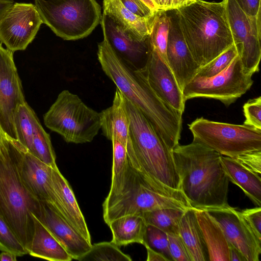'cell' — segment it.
Masks as SVG:
<instances>
[{
    "mask_svg": "<svg viewBox=\"0 0 261 261\" xmlns=\"http://www.w3.org/2000/svg\"><path fill=\"white\" fill-rule=\"evenodd\" d=\"M97 55L104 73L143 114L172 151L179 144L182 114L162 101L150 88L140 71L130 67L114 50L105 36L98 44Z\"/></svg>",
    "mask_w": 261,
    "mask_h": 261,
    "instance_id": "1",
    "label": "cell"
},
{
    "mask_svg": "<svg viewBox=\"0 0 261 261\" xmlns=\"http://www.w3.org/2000/svg\"><path fill=\"white\" fill-rule=\"evenodd\" d=\"M172 154L180 190L193 208L208 211L229 205V181L220 153L193 140L189 144H178Z\"/></svg>",
    "mask_w": 261,
    "mask_h": 261,
    "instance_id": "2",
    "label": "cell"
},
{
    "mask_svg": "<svg viewBox=\"0 0 261 261\" xmlns=\"http://www.w3.org/2000/svg\"><path fill=\"white\" fill-rule=\"evenodd\" d=\"M27 149L3 133L0 141V216L28 252L34 231L33 216L40 201L23 184L20 165Z\"/></svg>",
    "mask_w": 261,
    "mask_h": 261,
    "instance_id": "3",
    "label": "cell"
},
{
    "mask_svg": "<svg viewBox=\"0 0 261 261\" xmlns=\"http://www.w3.org/2000/svg\"><path fill=\"white\" fill-rule=\"evenodd\" d=\"M176 11L185 41L200 67L233 44L223 0H195Z\"/></svg>",
    "mask_w": 261,
    "mask_h": 261,
    "instance_id": "4",
    "label": "cell"
},
{
    "mask_svg": "<svg viewBox=\"0 0 261 261\" xmlns=\"http://www.w3.org/2000/svg\"><path fill=\"white\" fill-rule=\"evenodd\" d=\"M125 107L129 139L138 170L165 190L180 191L172 151L146 118L126 98Z\"/></svg>",
    "mask_w": 261,
    "mask_h": 261,
    "instance_id": "5",
    "label": "cell"
},
{
    "mask_svg": "<svg viewBox=\"0 0 261 261\" xmlns=\"http://www.w3.org/2000/svg\"><path fill=\"white\" fill-rule=\"evenodd\" d=\"M163 208L186 210L193 207L181 191L162 188L130 165L121 191L106 198L102 204L103 218L108 224L123 216L141 215Z\"/></svg>",
    "mask_w": 261,
    "mask_h": 261,
    "instance_id": "6",
    "label": "cell"
},
{
    "mask_svg": "<svg viewBox=\"0 0 261 261\" xmlns=\"http://www.w3.org/2000/svg\"><path fill=\"white\" fill-rule=\"evenodd\" d=\"M34 5L43 23L65 40L87 37L102 16L96 0H34Z\"/></svg>",
    "mask_w": 261,
    "mask_h": 261,
    "instance_id": "7",
    "label": "cell"
},
{
    "mask_svg": "<svg viewBox=\"0 0 261 261\" xmlns=\"http://www.w3.org/2000/svg\"><path fill=\"white\" fill-rule=\"evenodd\" d=\"M44 123L65 142H91L101 126V114L88 107L76 95L64 90L44 115Z\"/></svg>",
    "mask_w": 261,
    "mask_h": 261,
    "instance_id": "8",
    "label": "cell"
},
{
    "mask_svg": "<svg viewBox=\"0 0 261 261\" xmlns=\"http://www.w3.org/2000/svg\"><path fill=\"white\" fill-rule=\"evenodd\" d=\"M193 140L222 155L234 158L261 150V129L198 118L188 125Z\"/></svg>",
    "mask_w": 261,
    "mask_h": 261,
    "instance_id": "9",
    "label": "cell"
},
{
    "mask_svg": "<svg viewBox=\"0 0 261 261\" xmlns=\"http://www.w3.org/2000/svg\"><path fill=\"white\" fill-rule=\"evenodd\" d=\"M252 75L244 69L238 55L220 73L207 78L195 76L184 88V99L186 101L197 97L213 98L228 107L250 88Z\"/></svg>",
    "mask_w": 261,
    "mask_h": 261,
    "instance_id": "10",
    "label": "cell"
},
{
    "mask_svg": "<svg viewBox=\"0 0 261 261\" xmlns=\"http://www.w3.org/2000/svg\"><path fill=\"white\" fill-rule=\"evenodd\" d=\"M233 44L244 69L253 74L259 71L261 57L260 13L247 15L234 0H223Z\"/></svg>",
    "mask_w": 261,
    "mask_h": 261,
    "instance_id": "11",
    "label": "cell"
},
{
    "mask_svg": "<svg viewBox=\"0 0 261 261\" xmlns=\"http://www.w3.org/2000/svg\"><path fill=\"white\" fill-rule=\"evenodd\" d=\"M42 23L34 4L14 3L0 19V41L13 53L24 50Z\"/></svg>",
    "mask_w": 261,
    "mask_h": 261,
    "instance_id": "12",
    "label": "cell"
},
{
    "mask_svg": "<svg viewBox=\"0 0 261 261\" xmlns=\"http://www.w3.org/2000/svg\"><path fill=\"white\" fill-rule=\"evenodd\" d=\"M26 102L13 52L0 44V129L17 141L14 117L18 107Z\"/></svg>",
    "mask_w": 261,
    "mask_h": 261,
    "instance_id": "13",
    "label": "cell"
},
{
    "mask_svg": "<svg viewBox=\"0 0 261 261\" xmlns=\"http://www.w3.org/2000/svg\"><path fill=\"white\" fill-rule=\"evenodd\" d=\"M138 70L162 101L183 114L186 101L182 92L168 64L156 51L151 48L145 66Z\"/></svg>",
    "mask_w": 261,
    "mask_h": 261,
    "instance_id": "14",
    "label": "cell"
},
{
    "mask_svg": "<svg viewBox=\"0 0 261 261\" xmlns=\"http://www.w3.org/2000/svg\"><path fill=\"white\" fill-rule=\"evenodd\" d=\"M170 18L166 55L178 86L184 88L196 75L200 66L193 58L180 29L176 9L167 11Z\"/></svg>",
    "mask_w": 261,
    "mask_h": 261,
    "instance_id": "15",
    "label": "cell"
},
{
    "mask_svg": "<svg viewBox=\"0 0 261 261\" xmlns=\"http://www.w3.org/2000/svg\"><path fill=\"white\" fill-rule=\"evenodd\" d=\"M206 211L218 223L228 243L239 250L247 261H259L261 244L244 223L239 210L228 205Z\"/></svg>",
    "mask_w": 261,
    "mask_h": 261,
    "instance_id": "16",
    "label": "cell"
},
{
    "mask_svg": "<svg viewBox=\"0 0 261 261\" xmlns=\"http://www.w3.org/2000/svg\"><path fill=\"white\" fill-rule=\"evenodd\" d=\"M52 170L51 167L40 161L27 149L24 151L20 174L25 186L36 199L49 204L65 218L59 198L53 185Z\"/></svg>",
    "mask_w": 261,
    "mask_h": 261,
    "instance_id": "17",
    "label": "cell"
},
{
    "mask_svg": "<svg viewBox=\"0 0 261 261\" xmlns=\"http://www.w3.org/2000/svg\"><path fill=\"white\" fill-rule=\"evenodd\" d=\"M100 24L103 35L121 58L133 69L143 67L151 50L149 37L143 41L136 39L112 18L102 13Z\"/></svg>",
    "mask_w": 261,
    "mask_h": 261,
    "instance_id": "18",
    "label": "cell"
},
{
    "mask_svg": "<svg viewBox=\"0 0 261 261\" xmlns=\"http://www.w3.org/2000/svg\"><path fill=\"white\" fill-rule=\"evenodd\" d=\"M40 201L35 216L62 244L73 259L77 260L91 248L87 241L68 222L46 202Z\"/></svg>",
    "mask_w": 261,
    "mask_h": 261,
    "instance_id": "19",
    "label": "cell"
},
{
    "mask_svg": "<svg viewBox=\"0 0 261 261\" xmlns=\"http://www.w3.org/2000/svg\"><path fill=\"white\" fill-rule=\"evenodd\" d=\"M102 134L108 140L116 139L126 148L130 144L129 120L125 98L116 88L111 106L100 112Z\"/></svg>",
    "mask_w": 261,
    "mask_h": 261,
    "instance_id": "20",
    "label": "cell"
},
{
    "mask_svg": "<svg viewBox=\"0 0 261 261\" xmlns=\"http://www.w3.org/2000/svg\"><path fill=\"white\" fill-rule=\"evenodd\" d=\"M52 180L65 219L81 235L91 243V236L87 223L73 192L57 166L53 168Z\"/></svg>",
    "mask_w": 261,
    "mask_h": 261,
    "instance_id": "21",
    "label": "cell"
},
{
    "mask_svg": "<svg viewBox=\"0 0 261 261\" xmlns=\"http://www.w3.org/2000/svg\"><path fill=\"white\" fill-rule=\"evenodd\" d=\"M103 13L139 41L148 38L154 14L150 17L139 16L126 8L119 0H103Z\"/></svg>",
    "mask_w": 261,
    "mask_h": 261,
    "instance_id": "22",
    "label": "cell"
},
{
    "mask_svg": "<svg viewBox=\"0 0 261 261\" xmlns=\"http://www.w3.org/2000/svg\"><path fill=\"white\" fill-rule=\"evenodd\" d=\"M210 261H229V243L220 226L205 210H195Z\"/></svg>",
    "mask_w": 261,
    "mask_h": 261,
    "instance_id": "23",
    "label": "cell"
},
{
    "mask_svg": "<svg viewBox=\"0 0 261 261\" xmlns=\"http://www.w3.org/2000/svg\"><path fill=\"white\" fill-rule=\"evenodd\" d=\"M221 162L229 181L238 186L255 205L260 206V176L246 169L232 158L221 155Z\"/></svg>",
    "mask_w": 261,
    "mask_h": 261,
    "instance_id": "24",
    "label": "cell"
},
{
    "mask_svg": "<svg viewBox=\"0 0 261 261\" xmlns=\"http://www.w3.org/2000/svg\"><path fill=\"white\" fill-rule=\"evenodd\" d=\"M33 219L34 231L29 254L51 261L72 260L65 248L40 221L34 216Z\"/></svg>",
    "mask_w": 261,
    "mask_h": 261,
    "instance_id": "25",
    "label": "cell"
},
{
    "mask_svg": "<svg viewBox=\"0 0 261 261\" xmlns=\"http://www.w3.org/2000/svg\"><path fill=\"white\" fill-rule=\"evenodd\" d=\"M108 225L112 233L111 242L118 247L134 243L144 244L147 224L141 215L123 216Z\"/></svg>",
    "mask_w": 261,
    "mask_h": 261,
    "instance_id": "26",
    "label": "cell"
},
{
    "mask_svg": "<svg viewBox=\"0 0 261 261\" xmlns=\"http://www.w3.org/2000/svg\"><path fill=\"white\" fill-rule=\"evenodd\" d=\"M195 210L191 208L185 211L179 223V234L188 249L192 261H207L208 251Z\"/></svg>",
    "mask_w": 261,
    "mask_h": 261,
    "instance_id": "27",
    "label": "cell"
},
{
    "mask_svg": "<svg viewBox=\"0 0 261 261\" xmlns=\"http://www.w3.org/2000/svg\"><path fill=\"white\" fill-rule=\"evenodd\" d=\"M39 122L34 111L27 102L18 107L14 117L17 139L31 153L34 135Z\"/></svg>",
    "mask_w": 261,
    "mask_h": 261,
    "instance_id": "28",
    "label": "cell"
},
{
    "mask_svg": "<svg viewBox=\"0 0 261 261\" xmlns=\"http://www.w3.org/2000/svg\"><path fill=\"white\" fill-rule=\"evenodd\" d=\"M113 147V163L110 190L108 196L117 194L121 191L129 168L125 147L116 139L112 141Z\"/></svg>",
    "mask_w": 261,
    "mask_h": 261,
    "instance_id": "29",
    "label": "cell"
},
{
    "mask_svg": "<svg viewBox=\"0 0 261 261\" xmlns=\"http://www.w3.org/2000/svg\"><path fill=\"white\" fill-rule=\"evenodd\" d=\"M185 211L163 208L145 212L141 215L147 225L155 226L167 233L179 234V223Z\"/></svg>",
    "mask_w": 261,
    "mask_h": 261,
    "instance_id": "30",
    "label": "cell"
},
{
    "mask_svg": "<svg viewBox=\"0 0 261 261\" xmlns=\"http://www.w3.org/2000/svg\"><path fill=\"white\" fill-rule=\"evenodd\" d=\"M169 24L170 18L167 11H156L154 15L149 36L151 48L156 51L167 64L166 49Z\"/></svg>",
    "mask_w": 261,
    "mask_h": 261,
    "instance_id": "31",
    "label": "cell"
},
{
    "mask_svg": "<svg viewBox=\"0 0 261 261\" xmlns=\"http://www.w3.org/2000/svg\"><path fill=\"white\" fill-rule=\"evenodd\" d=\"M77 260L80 261H131L128 255L124 253L111 241L94 244L90 249Z\"/></svg>",
    "mask_w": 261,
    "mask_h": 261,
    "instance_id": "32",
    "label": "cell"
},
{
    "mask_svg": "<svg viewBox=\"0 0 261 261\" xmlns=\"http://www.w3.org/2000/svg\"><path fill=\"white\" fill-rule=\"evenodd\" d=\"M32 154L52 168L57 166L49 135L45 131L40 122L34 135Z\"/></svg>",
    "mask_w": 261,
    "mask_h": 261,
    "instance_id": "33",
    "label": "cell"
},
{
    "mask_svg": "<svg viewBox=\"0 0 261 261\" xmlns=\"http://www.w3.org/2000/svg\"><path fill=\"white\" fill-rule=\"evenodd\" d=\"M239 55L237 47L233 44L215 59L201 67L195 76L211 77L226 69Z\"/></svg>",
    "mask_w": 261,
    "mask_h": 261,
    "instance_id": "34",
    "label": "cell"
},
{
    "mask_svg": "<svg viewBox=\"0 0 261 261\" xmlns=\"http://www.w3.org/2000/svg\"><path fill=\"white\" fill-rule=\"evenodd\" d=\"M0 250L21 256L28 254L15 233L0 216Z\"/></svg>",
    "mask_w": 261,
    "mask_h": 261,
    "instance_id": "35",
    "label": "cell"
},
{
    "mask_svg": "<svg viewBox=\"0 0 261 261\" xmlns=\"http://www.w3.org/2000/svg\"><path fill=\"white\" fill-rule=\"evenodd\" d=\"M145 245H148L152 249L161 253L169 261L173 260L171 256L167 233L159 228L147 225Z\"/></svg>",
    "mask_w": 261,
    "mask_h": 261,
    "instance_id": "36",
    "label": "cell"
},
{
    "mask_svg": "<svg viewBox=\"0 0 261 261\" xmlns=\"http://www.w3.org/2000/svg\"><path fill=\"white\" fill-rule=\"evenodd\" d=\"M244 223L257 242L261 244V207L246 208L240 211Z\"/></svg>",
    "mask_w": 261,
    "mask_h": 261,
    "instance_id": "37",
    "label": "cell"
},
{
    "mask_svg": "<svg viewBox=\"0 0 261 261\" xmlns=\"http://www.w3.org/2000/svg\"><path fill=\"white\" fill-rule=\"evenodd\" d=\"M244 124L261 129V97L249 99L243 106Z\"/></svg>",
    "mask_w": 261,
    "mask_h": 261,
    "instance_id": "38",
    "label": "cell"
},
{
    "mask_svg": "<svg viewBox=\"0 0 261 261\" xmlns=\"http://www.w3.org/2000/svg\"><path fill=\"white\" fill-rule=\"evenodd\" d=\"M169 251L174 261H192L190 253L179 234L167 233Z\"/></svg>",
    "mask_w": 261,
    "mask_h": 261,
    "instance_id": "39",
    "label": "cell"
},
{
    "mask_svg": "<svg viewBox=\"0 0 261 261\" xmlns=\"http://www.w3.org/2000/svg\"><path fill=\"white\" fill-rule=\"evenodd\" d=\"M232 158L246 169L260 176L261 150L251 151Z\"/></svg>",
    "mask_w": 261,
    "mask_h": 261,
    "instance_id": "40",
    "label": "cell"
},
{
    "mask_svg": "<svg viewBox=\"0 0 261 261\" xmlns=\"http://www.w3.org/2000/svg\"><path fill=\"white\" fill-rule=\"evenodd\" d=\"M119 1L129 11L140 17H150L156 12L152 11L141 0Z\"/></svg>",
    "mask_w": 261,
    "mask_h": 261,
    "instance_id": "41",
    "label": "cell"
},
{
    "mask_svg": "<svg viewBox=\"0 0 261 261\" xmlns=\"http://www.w3.org/2000/svg\"><path fill=\"white\" fill-rule=\"evenodd\" d=\"M195 0H152L158 10L169 11L190 4Z\"/></svg>",
    "mask_w": 261,
    "mask_h": 261,
    "instance_id": "42",
    "label": "cell"
},
{
    "mask_svg": "<svg viewBox=\"0 0 261 261\" xmlns=\"http://www.w3.org/2000/svg\"><path fill=\"white\" fill-rule=\"evenodd\" d=\"M247 15L256 16L261 13L260 0H234Z\"/></svg>",
    "mask_w": 261,
    "mask_h": 261,
    "instance_id": "43",
    "label": "cell"
},
{
    "mask_svg": "<svg viewBox=\"0 0 261 261\" xmlns=\"http://www.w3.org/2000/svg\"><path fill=\"white\" fill-rule=\"evenodd\" d=\"M144 246L146 249L147 253V261H169L161 253L152 249L147 245H145Z\"/></svg>",
    "mask_w": 261,
    "mask_h": 261,
    "instance_id": "44",
    "label": "cell"
},
{
    "mask_svg": "<svg viewBox=\"0 0 261 261\" xmlns=\"http://www.w3.org/2000/svg\"><path fill=\"white\" fill-rule=\"evenodd\" d=\"M229 261H247L240 251L229 243Z\"/></svg>",
    "mask_w": 261,
    "mask_h": 261,
    "instance_id": "45",
    "label": "cell"
},
{
    "mask_svg": "<svg viewBox=\"0 0 261 261\" xmlns=\"http://www.w3.org/2000/svg\"><path fill=\"white\" fill-rule=\"evenodd\" d=\"M13 4V0H0V19Z\"/></svg>",
    "mask_w": 261,
    "mask_h": 261,
    "instance_id": "46",
    "label": "cell"
},
{
    "mask_svg": "<svg viewBox=\"0 0 261 261\" xmlns=\"http://www.w3.org/2000/svg\"><path fill=\"white\" fill-rule=\"evenodd\" d=\"M17 256L12 252L2 251L0 254V261H16Z\"/></svg>",
    "mask_w": 261,
    "mask_h": 261,
    "instance_id": "47",
    "label": "cell"
},
{
    "mask_svg": "<svg viewBox=\"0 0 261 261\" xmlns=\"http://www.w3.org/2000/svg\"><path fill=\"white\" fill-rule=\"evenodd\" d=\"M145 4H146L150 9L153 11H158L155 6L153 4L152 0H141Z\"/></svg>",
    "mask_w": 261,
    "mask_h": 261,
    "instance_id": "48",
    "label": "cell"
},
{
    "mask_svg": "<svg viewBox=\"0 0 261 261\" xmlns=\"http://www.w3.org/2000/svg\"><path fill=\"white\" fill-rule=\"evenodd\" d=\"M3 134V132L0 129V141H1V139L2 138Z\"/></svg>",
    "mask_w": 261,
    "mask_h": 261,
    "instance_id": "49",
    "label": "cell"
}]
</instances>
